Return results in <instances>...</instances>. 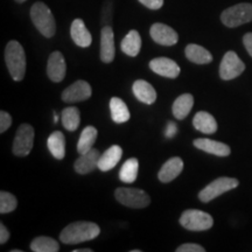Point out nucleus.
Masks as SVG:
<instances>
[{
  "label": "nucleus",
  "mask_w": 252,
  "mask_h": 252,
  "mask_svg": "<svg viewBox=\"0 0 252 252\" xmlns=\"http://www.w3.org/2000/svg\"><path fill=\"white\" fill-rule=\"evenodd\" d=\"M99 234L100 228L96 223L81 220V222L70 223L65 226L60 234V239H61L62 243L74 245L93 241V239L98 237Z\"/></svg>",
  "instance_id": "nucleus-1"
},
{
  "label": "nucleus",
  "mask_w": 252,
  "mask_h": 252,
  "mask_svg": "<svg viewBox=\"0 0 252 252\" xmlns=\"http://www.w3.org/2000/svg\"><path fill=\"white\" fill-rule=\"evenodd\" d=\"M5 62L14 81L24 80L26 74V54L18 41H9L5 48Z\"/></svg>",
  "instance_id": "nucleus-2"
},
{
  "label": "nucleus",
  "mask_w": 252,
  "mask_h": 252,
  "mask_svg": "<svg viewBox=\"0 0 252 252\" xmlns=\"http://www.w3.org/2000/svg\"><path fill=\"white\" fill-rule=\"evenodd\" d=\"M31 19L34 26L45 37H53L56 33L54 15L45 2L37 1L31 8Z\"/></svg>",
  "instance_id": "nucleus-3"
},
{
  "label": "nucleus",
  "mask_w": 252,
  "mask_h": 252,
  "mask_svg": "<svg viewBox=\"0 0 252 252\" xmlns=\"http://www.w3.org/2000/svg\"><path fill=\"white\" fill-rule=\"evenodd\" d=\"M220 21L226 27L235 28L252 21V4L241 2L224 9L220 14Z\"/></svg>",
  "instance_id": "nucleus-4"
},
{
  "label": "nucleus",
  "mask_w": 252,
  "mask_h": 252,
  "mask_svg": "<svg viewBox=\"0 0 252 252\" xmlns=\"http://www.w3.org/2000/svg\"><path fill=\"white\" fill-rule=\"evenodd\" d=\"M115 196L123 206L133 208V209H143L150 206L151 197L145 190L138 188H117Z\"/></svg>",
  "instance_id": "nucleus-5"
},
{
  "label": "nucleus",
  "mask_w": 252,
  "mask_h": 252,
  "mask_svg": "<svg viewBox=\"0 0 252 252\" xmlns=\"http://www.w3.org/2000/svg\"><path fill=\"white\" fill-rule=\"evenodd\" d=\"M180 224L190 231H206L214 225V219L202 210L188 209L180 216Z\"/></svg>",
  "instance_id": "nucleus-6"
},
{
  "label": "nucleus",
  "mask_w": 252,
  "mask_h": 252,
  "mask_svg": "<svg viewBox=\"0 0 252 252\" xmlns=\"http://www.w3.org/2000/svg\"><path fill=\"white\" fill-rule=\"evenodd\" d=\"M239 185V181L237 179L234 178H219L213 182H210L207 187H204L202 190L198 193V198H200L201 202L207 203L213 201L214 198L219 197L220 195L226 193V191L232 190V189L237 188Z\"/></svg>",
  "instance_id": "nucleus-7"
},
{
  "label": "nucleus",
  "mask_w": 252,
  "mask_h": 252,
  "mask_svg": "<svg viewBox=\"0 0 252 252\" xmlns=\"http://www.w3.org/2000/svg\"><path fill=\"white\" fill-rule=\"evenodd\" d=\"M34 145V128L30 124H21L19 126L13 141L14 156L27 157L31 153Z\"/></svg>",
  "instance_id": "nucleus-8"
},
{
  "label": "nucleus",
  "mask_w": 252,
  "mask_h": 252,
  "mask_svg": "<svg viewBox=\"0 0 252 252\" xmlns=\"http://www.w3.org/2000/svg\"><path fill=\"white\" fill-rule=\"evenodd\" d=\"M245 70V64L232 50L226 52L220 64V76L222 80L230 81L238 77Z\"/></svg>",
  "instance_id": "nucleus-9"
},
{
  "label": "nucleus",
  "mask_w": 252,
  "mask_h": 252,
  "mask_svg": "<svg viewBox=\"0 0 252 252\" xmlns=\"http://www.w3.org/2000/svg\"><path fill=\"white\" fill-rule=\"evenodd\" d=\"M93 94V89L88 82L78 80L63 90L61 98L64 103H78L89 99Z\"/></svg>",
  "instance_id": "nucleus-10"
},
{
  "label": "nucleus",
  "mask_w": 252,
  "mask_h": 252,
  "mask_svg": "<svg viewBox=\"0 0 252 252\" xmlns=\"http://www.w3.org/2000/svg\"><path fill=\"white\" fill-rule=\"evenodd\" d=\"M150 34L154 42L162 46H174L179 41L178 33L172 27L161 23L153 24L151 26Z\"/></svg>",
  "instance_id": "nucleus-11"
},
{
  "label": "nucleus",
  "mask_w": 252,
  "mask_h": 252,
  "mask_svg": "<svg viewBox=\"0 0 252 252\" xmlns=\"http://www.w3.org/2000/svg\"><path fill=\"white\" fill-rule=\"evenodd\" d=\"M65 74H67V64H65L64 56L61 52H53L49 55L47 63V75L49 80L59 83L64 80Z\"/></svg>",
  "instance_id": "nucleus-12"
},
{
  "label": "nucleus",
  "mask_w": 252,
  "mask_h": 252,
  "mask_svg": "<svg viewBox=\"0 0 252 252\" xmlns=\"http://www.w3.org/2000/svg\"><path fill=\"white\" fill-rule=\"evenodd\" d=\"M151 70L166 78H176L180 75L181 69L179 64L168 58H157L150 62Z\"/></svg>",
  "instance_id": "nucleus-13"
},
{
  "label": "nucleus",
  "mask_w": 252,
  "mask_h": 252,
  "mask_svg": "<svg viewBox=\"0 0 252 252\" xmlns=\"http://www.w3.org/2000/svg\"><path fill=\"white\" fill-rule=\"evenodd\" d=\"M115 34L111 26H103L100 32V60L104 63H111L115 60Z\"/></svg>",
  "instance_id": "nucleus-14"
},
{
  "label": "nucleus",
  "mask_w": 252,
  "mask_h": 252,
  "mask_svg": "<svg viewBox=\"0 0 252 252\" xmlns=\"http://www.w3.org/2000/svg\"><path fill=\"white\" fill-rule=\"evenodd\" d=\"M100 158V153L97 149H91L88 152L81 154L80 158L75 161L74 168L76 173L81 175L89 174L94 172L98 167V161Z\"/></svg>",
  "instance_id": "nucleus-15"
},
{
  "label": "nucleus",
  "mask_w": 252,
  "mask_h": 252,
  "mask_svg": "<svg viewBox=\"0 0 252 252\" xmlns=\"http://www.w3.org/2000/svg\"><path fill=\"white\" fill-rule=\"evenodd\" d=\"M182 171H184V161H182L181 158L174 157L167 160L161 166L159 173H158V178L163 184H168V182H172L174 179L178 178Z\"/></svg>",
  "instance_id": "nucleus-16"
},
{
  "label": "nucleus",
  "mask_w": 252,
  "mask_h": 252,
  "mask_svg": "<svg viewBox=\"0 0 252 252\" xmlns=\"http://www.w3.org/2000/svg\"><path fill=\"white\" fill-rule=\"evenodd\" d=\"M193 144L196 149L217 157H228L231 153V150L226 144L208 138H198L194 140Z\"/></svg>",
  "instance_id": "nucleus-17"
},
{
  "label": "nucleus",
  "mask_w": 252,
  "mask_h": 252,
  "mask_svg": "<svg viewBox=\"0 0 252 252\" xmlns=\"http://www.w3.org/2000/svg\"><path fill=\"white\" fill-rule=\"evenodd\" d=\"M70 35L72 41L78 47H82V48H87L93 42V37H91L90 32L82 19H75L72 21L70 27Z\"/></svg>",
  "instance_id": "nucleus-18"
},
{
  "label": "nucleus",
  "mask_w": 252,
  "mask_h": 252,
  "mask_svg": "<svg viewBox=\"0 0 252 252\" xmlns=\"http://www.w3.org/2000/svg\"><path fill=\"white\" fill-rule=\"evenodd\" d=\"M123 156V150L118 145H112L103 154H100L98 161V169L102 172L111 171L121 161Z\"/></svg>",
  "instance_id": "nucleus-19"
},
{
  "label": "nucleus",
  "mask_w": 252,
  "mask_h": 252,
  "mask_svg": "<svg viewBox=\"0 0 252 252\" xmlns=\"http://www.w3.org/2000/svg\"><path fill=\"white\" fill-rule=\"evenodd\" d=\"M135 98L140 100L141 103L152 105L157 100V91L151 86L149 82L144 80H137L132 87Z\"/></svg>",
  "instance_id": "nucleus-20"
},
{
  "label": "nucleus",
  "mask_w": 252,
  "mask_h": 252,
  "mask_svg": "<svg viewBox=\"0 0 252 252\" xmlns=\"http://www.w3.org/2000/svg\"><path fill=\"white\" fill-rule=\"evenodd\" d=\"M122 52L131 58H135L141 49V36L139 32L132 30L126 34L121 42Z\"/></svg>",
  "instance_id": "nucleus-21"
},
{
  "label": "nucleus",
  "mask_w": 252,
  "mask_h": 252,
  "mask_svg": "<svg viewBox=\"0 0 252 252\" xmlns=\"http://www.w3.org/2000/svg\"><path fill=\"white\" fill-rule=\"evenodd\" d=\"M194 105V97L190 94H184L174 100L172 106L173 116L179 121H182L190 113Z\"/></svg>",
  "instance_id": "nucleus-22"
},
{
  "label": "nucleus",
  "mask_w": 252,
  "mask_h": 252,
  "mask_svg": "<svg viewBox=\"0 0 252 252\" xmlns=\"http://www.w3.org/2000/svg\"><path fill=\"white\" fill-rule=\"evenodd\" d=\"M193 125L197 131L204 134H213L217 131V122L213 115L206 111H200L194 116Z\"/></svg>",
  "instance_id": "nucleus-23"
},
{
  "label": "nucleus",
  "mask_w": 252,
  "mask_h": 252,
  "mask_svg": "<svg viewBox=\"0 0 252 252\" xmlns=\"http://www.w3.org/2000/svg\"><path fill=\"white\" fill-rule=\"evenodd\" d=\"M186 58L196 64H208L213 61V55L204 47L190 43L185 49Z\"/></svg>",
  "instance_id": "nucleus-24"
},
{
  "label": "nucleus",
  "mask_w": 252,
  "mask_h": 252,
  "mask_svg": "<svg viewBox=\"0 0 252 252\" xmlns=\"http://www.w3.org/2000/svg\"><path fill=\"white\" fill-rule=\"evenodd\" d=\"M110 112H111L112 121L117 124H124L130 121V111L127 105L119 97H112L110 100Z\"/></svg>",
  "instance_id": "nucleus-25"
},
{
  "label": "nucleus",
  "mask_w": 252,
  "mask_h": 252,
  "mask_svg": "<svg viewBox=\"0 0 252 252\" xmlns=\"http://www.w3.org/2000/svg\"><path fill=\"white\" fill-rule=\"evenodd\" d=\"M49 152L58 160H62L65 156V138L64 134L60 131L53 132L47 140Z\"/></svg>",
  "instance_id": "nucleus-26"
},
{
  "label": "nucleus",
  "mask_w": 252,
  "mask_h": 252,
  "mask_svg": "<svg viewBox=\"0 0 252 252\" xmlns=\"http://www.w3.org/2000/svg\"><path fill=\"white\" fill-rule=\"evenodd\" d=\"M97 137H98V131L94 126H87L80 135V139L77 143V152L83 154L93 149L94 144L96 143Z\"/></svg>",
  "instance_id": "nucleus-27"
},
{
  "label": "nucleus",
  "mask_w": 252,
  "mask_h": 252,
  "mask_svg": "<svg viewBox=\"0 0 252 252\" xmlns=\"http://www.w3.org/2000/svg\"><path fill=\"white\" fill-rule=\"evenodd\" d=\"M61 121L65 130L76 131L81 123V112L76 106L65 108L61 113Z\"/></svg>",
  "instance_id": "nucleus-28"
},
{
  "label": "nucleus",
  "mask_w": 252,
  "mask_h": 252,
  "mask_svg": "<svg viewBox=\"0 0 252 252\" xmlns=\"http://www.w3.org/2000/svg\"><path fill=\"white\" fill-rule=\"evenodd\" d=\"M138 168H139V161L137 158H130L126 160L124 165L122 166L119 172V179L125 184H132L138 178Z\"/></svg>",
  "instance_id": "nucleus-29"
},
{
  "label": "nucleus",
  "mask_w": 252,
  "mask_h": 252,
  "mask_svg": "<svg viewBox=\"0 0 252 252\" xmlns=\"http://www.w3.org/2000/svg\"><path fill=\"white\" fill-rule=\"evenodd\" d=\"M31 250L34 252H58L60 250V244L54 238L40 236L33 239L31 243Z\"/></svg>",
  "instance_id": "nucleus-30"
},
{
  "label": "nucleus",
  "mask_w": 252,
  "mask_h": 252,
  "mask_svg": "<svg viewBox=\"0 0 252 252\" xmlns=\"http://www.w3.org/2000/svg\"><path fill=\"white\" fill-rule=\"evenodd\" d=\"M18 200L13 194L8 191H1L0 193V213L8 214L17 209Z\"/></svg>",
  "instance_id": "nucleus-31"
},
{
  "label": "nucleus",
  "mask_w": 252,
  "mask_h": 252,
  "mask_svg": "<svg viewBox=\"0 0 252 252\" xmlns=\"http://www.w3.org/2000/svg\"><path fill=\"white\" fill-rule=\"evenodd\" d=\"M112 0H105L102 8V15H100V23L103 26H110L112 21Z\"/></svg>",
  "instance_id": "nucleus-32"
},
{
  "label": "nucleus",
  "mask_w": 252,
  "mask_h": 252,
  "mask_svg": "<svg viewBox=\"0 0 252 252\" xmlns=\"http://www.w3.org/2000/svg\"><path fill=\"white\" fill-rule=\"evenodd\" d=\"M11 125H12L11 115L2 110V111L0 112V132H1V133H5V131H7Z\"/></svg>",
  "instance_id": "nucleus-33"
},
{
  "label": "nucleus",
  "mask_w": 252,
  "mask_h": 252,
  "mask_svg": "<svg viewBox=\"0 0 252 252\" xmlns=\"http://www.w3.org/2000/svg\"><path fill=\"white\" fill-rule=\"evenodd\" d=\"M206 249L198 244H194V243H186L182 244L176 249V252H204Z\"/></svg>",
  "instance_id": "nucleus-34"
},
{
  "label": "nucleus",
  "mask_w": 252,
  "mask_h": 252,
  "mask_svg": "<svg viewBox=\"0 0 252 252\" xmlns=\"http://www.w3.org/2000/svg\"><path fill=\"white\" fill-rule=\"evenodd\" d=\"M139 2L141 5H144L145 7L153 9V11L160 9L163 5V0H139Z\"/></svg>",
  "instance_id": "nucleus-35"
},
{
  "label": "nucleus",
  "mask_w": 252,
  "mask_h": 252,
  "mask_svg": "<svg viewBox=\"0 0 252 252\" xmlns=\"http://www.w3.org/2000/svg\"><path fill=\"white\" fill-rule=\"evenodd\" d=\"M176 132H178V126H176V124H174L173 122H169L168 124H167V127L165 130V137L171 139V138H173L176 134Z\"/></svg>",
  "instance_id": "nucleus-36"
},
{
  "label": "nucleus",
  "mask_w": 252,
  "mask_h": 252,
  "mask_svg": "<svg viewBox=\"0 0 252 252\" xmlns=\"http://www.w3.org/2000/svg\"><path fill=\"white\" fill-rule=\"evenodd\" d=\"M8 239H9V232H8V230H7V228H6V226L1 223V224H0V244L4 245L5 243H7Z\"/></svg>",
  "instance_id": "nucleus-37"
},
{
  "label": "nucleus",
  "mask_w": 252,
  "mask_h": 252,
  "mask_svg": "<svg viewBox=\"0 0 252 252\" xmlns=\"http://www.w3.org/2000/svg\"><path fill=\"white\" fill-rule=\"evenodd\" d=\"M243 43H244L245 49H247V52L252 58V33L245 34L243 36Z\"/></svg>",
  "instance_id": "nucleus-38"
},
{
  "label": "nucleus",
  "mask_w": 252,
  "mask_h": 252,
  "mask_svg": "<svg viewBox=\"0 0 252 252\" xmlns=\"http://www.w3.org/2000/svg\"><path fill=\"white\" fill-rule=\"evenodd\" d=\"M74 252H93L91 249H80V250H74Z\"/></svg>",
  "instance_id": "nucleus-39"
},
{
  "label": "nucleus",
  "mask_w": 252,
  "mask_h": 252,
  "mask_svg": "<svg viewBox=\"0 0 252 252\" xmlns=\"http://www.w3.org/2000/svg\"><path fill=\"white\" fill-rule=\"evenodd\" d=\"M59 115H58V113H56V112H54V118H53V119H54V123H55V124H56V123H58L59 122Z\"/></svg>",
  "instance_id": "nucleus-40"
},
{
  "label": "nucleus",
  "mask_w": 252,
  "mask_h": 252,
  "mask_svg": "<svg viewBox=\"0 0 252 252\" xmlns=\"http://www.w3.org/2000/svg\"><path fill=\"white\" fill-rule=\"evenodd\" d=\"M15 1L19 2V4H21V2H25V1H26V0H15Z\"/></svg>",
  "instance_id": "nucleus-41"
},
{
  "label": "nucleus",
  "mask_w": 252,
  "mask_h": 252,
  "mask_svg": "<svg viewBox=\"0 0 252 252\" xmlns=\"http://www.w3.org/2000/svg\"><path fill=\"white\" fill-rule=\"evenodd\" d=\"M11 252H21V250H12Z\"/></svg>",
  "instance_id": "nucleus-42"
}]
</instances>
